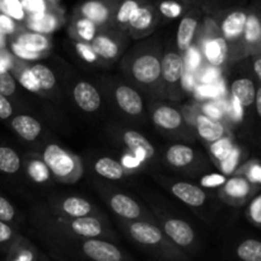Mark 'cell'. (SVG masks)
<instances>
[{
  "mask_svg": "<svg viewBox=\"0 0 261 261\" xmlns=\"http://www.w3.org/2000/svg\"><path fill=\"white\" fill-rule=\"evenodd\" d=\"M15 216V211L12 204L7 199L0 196V221L10 222Z\"/></svg>",
  "mask_w": 261,
  "mask_h": 261,
  "instance_id": "45",
  "label": "cell"
},
{
  "mask_svg": "<svg viewBox=\"0 0 261 261\" xmlns=\"http://www.w3.org/2000/svg\"><path fill=\"white\" fill-rule=\"evenodd\" d=\"M15 31V22L8 15L0 13V32L3 35H12Z\"/></svg>",
  "mask_w": 261,
  "mask_h": 261,
  "instance_id": "47",
  "label": "cell"
},
{
  "mask_svg": "<svg viewBox=\"0 0 261 261\" xmlns=\"http://www.w3.org/2000/svg\"><path fill=\"white\" fill-rule=\"evenodd\" d=\"M94 170L99 176L109 180H120L124 176V170L119 162L112 158H101L94 165Z\"/></svg>",
  "mask_w": 261,
  "mask_h": 261,
  "instance_id": "26",
  "label": "cell"
},
{
  "mask_svg": "<svg viewBox=\"0 0 261 261\" xmlns=\"http://www.w3.org/2000/svg\"><path fill=\"white\" fill-rule=\"evenodd\" d=\"M200 182L204 188H217V186H222L223 184H226L227 180L223 175L213 173V175L204 176Z\"/></svg>",
  "mask_w": 261,
  "mask_h": 261,
  "instance_id": "46",
  "label": "cell"
},
{
  "mask_svg": "<svg viewBox=\"0 0 261 261\" xmlns=\"http://www.w3.org/2000/svg\"><path fill=\"white\" fill-rule=\"evenodd\" d=\"M224 193L234 200H245L252 193V185L244 177H233L227 181Z\"/></svg>",
  "mask_w": 261,
  "mask_h": 261,
  "instance_id": "23",
  "label": "cell"
},
{
  "mask_svg": "<svg viewBox=\"0 0 261 261\" xmlns=\"http://www.w3.org/2000/svg\"><path fill=\"white\" fill-rule=\"evenodd\" d=\"M81 13L84 18L92 20L94 24H102L109 20L110 7L102 0H89L82 5Z\"/></svg>",
  "mask_w": 261,
  "mask_h": 261,
  "instance_id": "17",
  "label": "cell"
},
{
  "mask_svg": "<svg viewBox=\"0 0 261 261\" xmlns=\"http://www.w3.org/2000/svg\"><path fill=\"white\" fill-rule=\"evenodd\" d=\"M124 142L137 154V160L139 162L144 161L145 158L152 157L153 153H154L153 145L140 133L135 132V130H127L125 133Z\"/></svg>",
  "mask_w": 261,
  "mask_h": 261,
  "instance_id": "11",
  "label": "cell"
},
{
  "mask_svg": "<svg viewBox=\"0 0 261 261\" xmlns=\"http://www.w3.org/2000/svg\"><path fill=\"white\" fill-rule=\"evenodd\" d=\"M254 71L261 83V56H257L254 60Z\"/></svg>",
  "mask_w": 261,
  "mask_h": 261,
  "instance_id": "57",
  "label": "cell"
},
{
  "mask_svg": "<svg viewBox=\"0 0 261 261\" xmlns=\"http://www.w3.org/2000/svg\"><path fill=\"white\" fill-rule=\"evenodd\" d=\"M194 150L184 144H176L168 148L167 161L175 167H184L193 162Z\"/></svg>",
  "mask_w": 261,
  "mask_h": 261,
  "instance_id": "25",
  "label": "cell"
},
{
  "mask_svg": "<svg viewBox=\"0 0 261 261\" xmlns=\"http://www.w3.org/2000/svg\"><path fill=\"white\" fill-rule=\"evenodd\" d=\"M205 56L209 63L214 66L222 65L228 54V43L223 37H216L213 40L206 41Z\"/></svg>",
  "mask_w": 261,
  "mask_h": 261,
  "instance_id": "20",
  "label": "cell"
},
{
  "mask_svg": "<svg viewBox=\"0 0 261 261\" xmlns=\"http://www.w3.org/2000/svg\"><path fill=\"white\" fill-rule=\"evenodd\" d=\"M184 86L189 89L194 86V76L191 75L190 73H188L185 76H184Z\"/></svg>",
  "mask_w": 261,
  "mask_h": 261,
  "instance_id": "59",
  "label": "cell"
},
{
  "mask_svg": "<svg viewBox=\"0 0 261 261\" xmlns=\"http://www.w3.org/2000/svg\"><path fill=\"white\" fill-rule=\"evenodd\" d=\"M165 232L176 245L181 247L190 246L195 240L194 229L181 219H170L166 222Z\"/></svg>",
  "mask_w": 261,
  "mask_h": 261,
  "instance_id": "7",
  "label": "cell"
},
{
  "mask_svg": "<svg viewBox=\"0 0 261 261\" xmlns=\"http://www.w3.org/2000/svg\"><path fill=\"white\" fill-rule=\"evenodd\" d=\"M198 30V19L191 15H186L181 19L177 30V46L180 50H189Z\"/></svg>",
  "mask_w": 261,
  "mask_h": 261,
  "instance_id": "19",
  "label": "cell"
},
{
  "mask_svg": "<svg viewBox=\"0 0 261 261\" xmlns=\"http://www.w3.org/2000/svg\"><path fill=\"white\" fill-rule=\"evenodd\" d=\"M200 64V54L195 48H189L188 50V65L189 68L196 69Z\"/></svg>",
  "mask_w": 261,
  "mask_h": 261,
  "instance_id": "56",
  "label": "cell"
},
{
  "mask_svg": "<svg viewBox=\"0 0 261 261\" xmlns=\"http://www.w3.org/2000/svg\"><path fill=\"white\" fill-rule=\"evenodd\" d=\"M130 234L135 241L145 246H157L162 242V233L157 227L144 222H137L130 226Z\"/></svg>",
  "mask_w": 261,
  "mask_h": 261,
  "instance_id": "9",
  "label": "cell"
},
{
  "mask_svg": "<svg viewBox=\"0 0 261 261\" xmlns=\"http://www.w3.org/2000/svg\"><path fill=\"white\" fill-rule=\"evenodd\" d=\"M201 82L204 84H216L219 82V71L217 69H208L201 76Z\"/></svg>",
  "mask_w": 261,
  "mask_h": 261,
  "instance_id": "53",
  "label": "cell"
},
{
  "mask_svg": "<svg viewBox=\"0 0 261 261\" xmlns=\"http://www.w3.org/2000/svg\"><path fill=\"white\" fill-rule=\"evenodd\" d=\"M13 114V107L7 97L0 93V119H9Z\"/></svg>",
  "mask_w": 261,
  "mask_h": 261,
  "instance_id": "49",
  "label": "cell"
},
{
  "mask_svg": "<svg viewBox=\"0 0 261 261\" xmlns=\"http://www.w3.org/2000/svg\"><path fill=\"white\" fill-rule=\"evenodd\" d=\"M58 24V18L51 12L38 15H28V28L36 33H41V35H43V33H51L56 30Z\"/></svg>",
  "mask_w": 261,
  "mask_h": 261,
  "instance_id": "21",
  "label": "cell"
},
{
  "mask_svg": "<svg viewBox=\"0 0 261 261\" xmlns=\"http://www.w3.org/2000/svg\"><path fill=\"white\" fill-rule=\"evenodd\" d=\"M20 167V158L15 150L8 147H0V171L4 173L18 172Z\"/></svg>",
  "mask_w": 261,
  "mask_h": 261,
  "instance_id": "30",
  "label": "cell"
},
{
  "mask_svg": "<svg viewBox=\"0 0 261 261\" xmlns=\"http://www.w3.org/2000/svg\"><path fill=\"white\" fill-rule=\"evenodd\" d=\"M139 0H124L116 12V20L120 24H129L130 19L140 7Z\"/></svg>",
  "mask_w": 261,
  "mask_h": 261,
  "instance_id": "33",
  "label": "cell"
},
{
  "mask_svg": "<svg viewBox=\"0 0 261 261\" xmlns=\"http://www.w3.org/2000/svg\"><path fill=\"white\" fill-rule=\"evenodd\" d=\"M12 48H13V53H14L15 55L19 56V58H22V59H25V60H35V59H37L38 55H40V54L32 53V51L22 47V46L18 45L17 42L13 43Z\"/></svg>",
  "mask_w": 261,
  "mask_h": 261,
  "instance_id": "48",
  "label": "cell"
},
{
  "mask_svg": "<svg viewBox=\"0 0 261 261\" xmlns=\"http://www.w3.org/2000/svg\"><path fill=\"white\" fill-rule=\"evenodd\" d=\"M25 14L38 15L48 12L47 0H20Z\"/></svg>",
  "mask_w": 261,
  "mask_h": 261,
  "instance_id": "37",
  "label": "cell"
},
{
  "mask_svg": "<svg viewBox=\"0 0 261 261\" xmlns=\"http://www.w3.org/2000/svg\"><path fill=\"white\" fill-rule=\"evenodd\" d=\"M92 48L96 55L102 56L105 59H114L119 54L117 43L107 36H97L92 41Z\"/></svg>",
  "mask_w": 261,
  "mask_h": 261,
  "instance_id": "29",
  "label": "cell"
},
{
  "mask_svg": "<svg viewBox=\"0 0 261 261\" xmlns=\"http://www.w3.org/2000/svg\"><path fill=\"white\" fill-rule=\"evenodd\" d=\"M259 55L261 56V48H260V51H259Z\"/></svg>",
  "mask_w": 261,
  "mask_h": 261,
  "instance_id": "62",
  "label": "cell"
},
{
  "mask_svg": "<svg viewBox=\"0 0 261 261\" xmlns=\"http://www.w3.org/2000/svg\"><path fill=\"white\" fill-rule=\"evenodd\" d=\"M0 10L3 14L8 15L14 20H23L25 18V12L20 0H2Z\"/></svg>",
  "mask_w": 261,
  "mask_h": 261,
  "instance_id": "34",
  "label": "cell"
},
{
  "mask_svg": "<svg viewBox=\"0 0 261 261\" xmlns=\"http://www.w3.org/2000/svg\"><path fill=\"white\" fill-rule=\"evenodd\" d=\"M0 4H2V0H0Z\"/></svg>",
  "mask_w": 261,
  "mask_h": 261,
  "instance_id": "63",
  "label": "cell"
},
{
  "mask_svg": "<svg viewBox=\"0 0 261 261\" xmlns=\"http://www.w3.org/2000/svg\"><path fill=\"white\" fill-rule=\"evenodd\" d=\"M249 217L251 222L261 227V194L252 200L249 206Z\"/></svg>",
  "mask_w": 261,
  "mask_h": 261,
  "instance_id": "43",
  "label": "cell"
},
{
  "mask_svg": "<svg viewBox=\"0 0 261 261\" xmlns=\"http://www.w3.org/2000/svg\"><path fill=\"white\" fill-rule=\"evenodd\" d=\"M5 43V40H4V35H3L2 32H0V47H3Z\"/></svg>",
  "mask_w": 261,
  "mask_h": 261,
  "instance_id": "61",
  "label": "cell"
},
{
  "mask_svg": "<svg viewBox=\"0 0 261 261\" xmlns=\"http://www.w3.org/2000/svg\"><path fill=\"white\" fill-rule=\"evenodd\" d=\"M240 161V149L234 147L232 149V152L222 161V170L226 173H232L236 168V166L239 165Z\"/></svg>",
  "mask_w": 261,
  "mask_h": 261,
  "instance_id": "42",
  "label": "cell"
},
{
  "mask_svg": "<svg viewBox=\"0 0 261 261\" xmlns=\"http://www.w3.org/2000/svg\"><path fill=\"white\" fill-rule=\"evenodd\" d=\"M255 106H256L257 115L261 117V86L256 89V97H255Z\"/></svg>",
  "mask_w": 261,
  "mask_h": 261,
  "instance_id": "58",
  "label": "cell"
},
{
  "mask_svg": "<svg viewBox=\"0 0 261 261\" xmlns=\"http://www.w3.org/2000/svg\"><path fill=\"white\" fill-rule=\"evenodd\" d=\"M116 101L122 111L129 115H139L143 111V99L137 91L127 86H120L116 89Z\"/></svg>",
  "mask_w": 261,
  "mask_h": 261,
  "instance_id": "8",
  "label": "cell"
},
{
  "mask_svg": "<svg viewBox=\"0 0 261 261\" xmlns=\"http://www.w3.org/2000/svg\"><path fill=\"white\" fill-rule=\"evenodd\" d=\"M31 71L35 75V78L37 79L38 84H40V88L45 89V91L54 88V86L56 83V78L53 71H51V69L42 65V64H37V65H35L31 69Z\"/></svg>",
  "mask_w": 261,
  "mask_h": 261,
  "instance_id": "32",
  "label": "cell"
},
{
  "mask_svg": "<svg viewBox=\"0 0 261 261\" xmlns=\"http://www.w3.org/2000/svg\"><path fill=\"white\" fill-rule=\"evenodd\" d=\"M12 127L20 138L24 140L32 142L40 135L41 124L33 117L27 115H18L12 120Z\"/></svg>",
  "mask_w": 261,
  "mask_h": 261,
  "instance_id": "12",
  "label": "cell"
},
{
  "mask_svg": "<svg viewBox=\"0 0 261 261\" xmlns=\"http://www.w3.org/2000/svg\"><path fill=\"white\" fill-rule=\"evenodd\" d=\"M204 111H205V114H206L205 116L211 117V119H213V120H217V121H218V120L223 116V112H222L223 110L214 103L205 105V107H204Z\"/></svg>",
  "mask_w": 261,
  "mask_h": 261,
  "instance_id": "50",
  "label": "cell"
},
{
  "mask_svg": "<svg viewBox=\"0 0 261 261\" xmlns=\"http://www.w3.org/2000/svg\"><path fill=\"white\" fill-rule=\"evenodd\" d=\"M232 97L239 101L242 107H250L255 103L256 97V88L251 79L239 78L232 83Z\"/></svg>",
  "mask_w": 261,
  "mask_h": 261,
  "instance_id": "13",
  "label": "cell"
},
{
  "mask_svg": "<svg viewBox=\"0 0 261 261\" xmlns=\"http://www.w3.org/2000/svg\"><path fill=\"white\" fill-rule=\"evenodd\" d=\"M198 133L204 140L214 143L223 138L226 130L219 121L211 119L205 115H200L198 117Z\"/></svg>",
  "mask_w": 261,
  "mask_h": 261,
  "instance_id": "16",
  "label": "cell"
},
{
  "mask_svg": "<svg viewBox=\"0 0 261 261\" xmlns=\"http://www.w3.org/2000/svg\"><path fill=\"white\" fill-rule=\"evenodd\" d=\"M19 82H20V84L24 87V88H27L28 91H31V92H37L38 89H41L37 79L35 78V75H33L32 71L31 70L23 71L22 75H20Z\"/></svg>",
  "mask_w": 261,
  "mask_h": 261,
  "instance_id": "44",
  "label": "cell"
},
{
  "mask_svg": "<svg viewBox=\"0 0 261 261\" xmlns=\"http://www.w3.org/2000/svg\"><path fill=\"white\" fill-rule=\"evenodd\" d=\"M236 257L240 261H261V241L245 240L236 247Z\"/></svg>",
  "mask_w": 261,
  "mask_h": 261,
  "instance_id": "24",
  "label": "cell"
},
{
  "mask_svg": "<svg viewBox=\"0 0 261 261\" xmlns=\"http://www.w3.org/2000/svg\"><path fill=\"white\" fill-rule=\"evenodd\" d=\"M110 203H111L112 211L120 217H124L126 219H135L140 216V206L130 196L116 194L112 196Z\"/></svg>",
  "mask_w": 261,
  "mask_h": 261,
  "instance_id": "15",
  "label": "cell"
},
{
  "mask_svg": "<svg viewBox=\"0 0 261 261\" xmlns=\"http://www.w3.org/2000/svg\"><path fill=\"white\" fill-rule=\"evenodd\" d=\"M76 48H78L79 54H81L87 61L96 60V54H94L93 48L89 47L88 45H86V43H78V45H76Z\"/></svg>",
  "mask_w": 261,
  "mask_h": 261,
  "instance_id": "52",
  "label": "cell"
},
{
  "mask_svg": "<svg viewBox=\"0 0 261 261\" xmlns=\"http://www.w3.org/2000/svg\"><path fill=\"white\" fill-rule=\"evenodd\" d=\"M161 73L168 83H176L184 75V60L180 55L170 53L163 58L161 63Z\"/></svg>",
  "mask_w": 261,
  "mask_h": 261,
  "instance_id": "14",
  "label": "cell"
},
{
  "mask_svg": "<svg viewBox=\"0 0 261 261\" xmlns=\"http://www.w3.org/2000/svg\"><path fill=\"white\" fill-rule=\"evenodd\" d=\"M247 176H249L250 182L260 184L261 185V165H259V163H254V165L250 167Z\"/></svg>",
  "mask_w": 261,
  "mask_h": 261,
  "instance_id": "51",
  "label": "cell"
},
{
  "mask_svg": "<svg viewBox=\"0 0 261 261\" xmlns=\"http://www.w3.org/2000/svg\"><path fill=\"white\" fill-rule=\"evenodd\" d=\"M76 32H78L79 37L82 38V40L87 41V42H89V41H93L94 38H96V32H97V28H96V24H94L92 20L87 19V18H81V19L76 20Z\"/></svg>",
  "mask_w": 261,
  "mask_h": 261,
  "instance_id": "36",
  "label": "cell"
},
{
  "mask_svg": "<svg viewBox=\"0 0 261 261\" xmlns=\"http://www.w3.org/2000/svg\"><path fill=\"white\" fill-rule=\"evenodd\" d=\"M63 209L68 216L74 217V218H82V217H87V214L91 212L92 208L91 204L84 199L71 196L64 201Z\"/></svg>",
  "mask_w": 261,
  "mask_h": 261,
  "instance_id": "31",
  "label": "cell"
},
{
  "mask_svg": "<svg viewBox=\"0 0 261 261\" xmlns=\"http://www.w3.org/2000/svg\"><path fill=\"white\" fill-rule=\"evenodd\" d=\"M15 92V81L7 69L0 68V93L3 96H10Z\"/></svg>",
  "mask_w": 261,
  "mask_h": 261,
  "instance_id": "38",
  "label": "cell"
},
{
  "mask_svg": "<svg viewBox=\"0 0 261 261\" xmlns=\"http://www.w3.org/2000/svg\"><path fill=\"white\" fill-rule=\"evenodd\" d=\"M74 99L75 103L83 111L93 112L101 106V97L97 89L88 82H79L74 88Z\"/></svg>",
  "mask_w": 261,
  "mask_h": 261,
  "instance_id": "6",
  "label": "cell"
},
{
  "mask_svg": "<svg viewBox=\"0 0 261 261\" xmlns=\"http://www.w3.org/2000/svg\"><path fill=\"white\" fill-rule=\"evenodd\" d=\"M124 162H125V166H127V167H135V166L139 165V161L134 160L133 157H125Z\"/></svg>",
  "mask_w": 261,
  "mask_h": 261,
  "instance_id": "60",
  "label": "cell"
},
{
  "mask_svg": "<svg viewBox=\"0 0 261 261\" xmlns=\"http://www.w3.org/2000/svg\"><path fill=\"white\" fill-rule=\"evenodd\" d=\"M172 193L176 198L180 199L190 206H200L205 201V193L200 188L188 182H177L172 186Z\"/></svg>",
  "mask_w": 261,
  "mask_h": 261,
  "instance_id": "10",
  "label": "cell"
},
{
  "mask_svg": "<svg viewBox=\"0 0 261 261\" xmlns=\"http://www.w3.org/2000/svg\"><path fill=\"white\" fill-rule=\"evenodd\" d=\"M31 175L36 178V180L41 181V180H45L47 177V173H46V168L43 167L41 163H33L31 166Z\"/></svg>",
  "mask_w": 261,
  "mask_h": 261,
  "instance_id": "55",
  "label": "cell"
},
{
  "mask_svg": "<svg viewBox=\"0 0 261 261\" xmlns=\"http://www.w3.org/2000/svg\"><path fill=\"white\" fill-rule=\"evenodd\" d=\"M158 10L161 14L166 18H178L184 13V5L182 3L177 2V0H162L158 4Z\"/></svg>",
  "mask_w": 261,
  "mask_h": 261,
  "instance_id": "35",
  "label": "cell"
},
{
  "mask_svg": "<svg viewBox=\"0 0 261 261\" xmlns=\"http://www.w3.org/2000/svg\"><path fill=\"white\" fill-rule=\"evenodd\" d=\"M133 75L140 83H153L161 75V63L155 56L143 55L133 64Z\"/></svg>",
  "mask_w": 261,
  "mask_h": 261,
  "instance_id": "5",
  "label": "cell"
},
{
  "mask_svg": "<svg viewBox=\"0 0 261 261\" xmlns=\"http://www.w3.org/2000/svg\"><path fill=\"white\" fill-rule=\"evenodd\" d=\"M71 229L78 236L87 237V239H94L102 233V226L99 221H97L96 218H91V217L75 218V221L71 223Z\"/></svg>",
  "mask_w": 261,
  "mask_h": 261,
  "instance_id": "22",
  "label": "cell"
},
{
  "mask_svg": "<svg viewBox=\"0 0 261 261\" xmlns=\"http://www.w3.org/2000/svg\"><path fill=\"white\" fill-rule=\"evenodd\" d=\"M247 13L249 10L233 9L224 15L221 23V31L222 37L226 40L227 43H241L245 25H246Z\"/></svg>",
  "mask_w": 261,
  "mask_h": 261,
  "instance_id": "2",
  "label": "cell"
},
{
  "mask_svg": "<svg viewBox=\"0 0 261 261\" xmlns=\"http://www.w3.org/2000/svg\"><path fill=\"white\" fill-rule=\"evenodd\" d=\"M43 161L46 166L59 177H65L73 172L74 161L63 148L56 144H48L43 152Z\"/></svg>",
  "mask_w": 261,
  "mask_h": 261,
  "instance_id": "3",
  "label": "cell"
},
{
  "mask_svg": "<svg viewBox=\"0 0 261 261\" xmlns=\"http://www.w3.org/2000/svg\"><path fill=\"white\" fill-rule=\"evenodd\" d=\"M82 251L92 261H125L122 252L115 245L101 240L89 239L82 245Z\"/></svg>",
  "mask_w": 261,
  "mask_h": 261,
  "instance_id": "4",
  "label": "cell"
},
{
  "mask_svg": "<svg viewBox=\"0 0 261 261\" xmlns=\"http://www.w3.org/2000/svg\"><path fill=\"white\" fill-rule=\"evenodd\" d=\"M153 122L167 130H175L182 124V117L177 110L168 106H161L153 114Z\"/></svg>",
  "mask_w": 261,
  "mask_h": 261,
  "instance_id": "18",
  "label": "cell"
},
{
  "mask_svg": "<svg viewBox=\"0 0 261 261\" xmlns=\"http://www.w3.org/2000/svg\"><path fill=\"white\" fill-rule=\"evenodd\" d=\"M17 43L22 47L27 48V50L32 51V53H42L48 47V41L41 33L36 32H25L22 33L19 37L17 38Z\"/></svg>",
  "mask_w": 261,
  "mask_h": 261,
  "instance_id": "28",
  "label": "cell"
},
{
  "mask_svg": "<svg viewBox=\"0 0 261 261\" xmlns=\"http://www.w3.org/2000/svg\"><path fill=\"white\" fill-rule=\"evenodd\" d=\"M153 20H154V12H153V8L149 7V5L142 4L138 8L137 12L134 13L132 19H130L129 25L134 31L142 32V31L150 28V25L153 24Z\"/></svg>",
  "mask_w": 261,
  "mask_h": 261,
  "instance_id": "27",
  "label": "cell"
},
{
  "mask_svg": "<svg viewBox=\"0 0 261 261\" xmlns=\"http://www.w3.org/2000/svg\"><path fill=\"white\" fill-rule=\"evenodd\" d=\"M224 92V86L218 82L216 84H203L198 88V93L201 97H209V98H214V97H218L219 94H222Z\"/></svg>",
  "mask_w": 261,
  "mask_h": 261,
  "instance_id": "41",
  "label": "cell"
},
{
  "mask_svg": "<svg viewBox=\"0 0 261 261\" xmlns=\"http://www.w3.org/2000/svg\"><path fill=\"white\" fill-rule=\"evenodd\" d=\"M13 237V231L7 223L0 221V245L8 244V242L12 240Z\"/></svg>",
  "mask_w": 261,
  "mask_h": 261,
  "instance_id": "54",
  "label": "cell"
},
{
  "mask_svg": "<svg viewBox=\"0 0 261 261\" xmlns=\"http://www.w3.org/2000/svg\"><path fill=\"white\" fill-rule=\"evenodd\" d=\"M233 148L234 147L232 145V143L229 142V139H223V138H222V139L214 142L213 147H212V152H213V154L216 155L219 161H223L224 158L232 152Z\"/></svg>",
  "mask_w": 261,
  "mask_h": 261,
  "instance_id": "39",
  "label": "cell"
},
{
  "mask_svg": "<svg viewBox=\"0 0 261 261\" xmlns=\"http://www.w3.org/2000/svg\"><path fill=\"white\" fill-rule=\"evenodd\" d=\"M241 45L250 54L259 53L261 48V4H256L249 9L246 25Z\"/></svg>",
  "mask_w": 261,
  "mask_h": 261,
  "instance_id": "1",
  "label": "cell"
},
{
  "mask_svg": "<svg viewBox=\"0 0 261 261\" xmlns=\"http://www.w3.org/2000/svg\"><path fill=\"white\" fill-rule=\"evenodd\" d=\"M7 261H36V255L28 247H17L8 255Z\"/></svg>",
  "mask_w": 261,
  "mask_h": 261,
  "instance_id": "40",
  "label": "cell"
}]
</instances>
